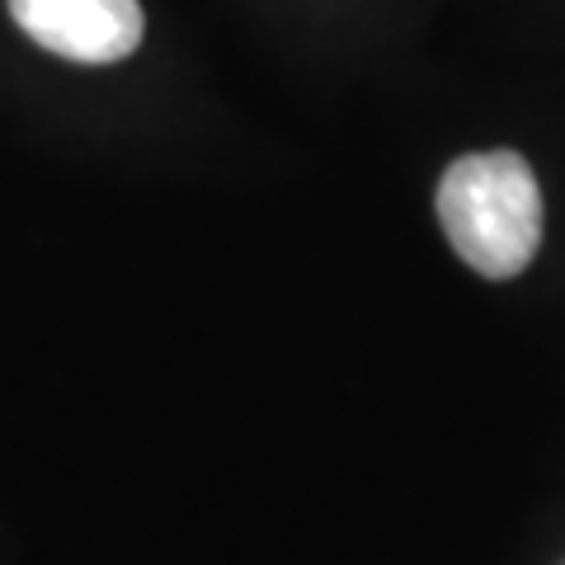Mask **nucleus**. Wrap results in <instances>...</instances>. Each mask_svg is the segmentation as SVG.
<instances>
[{
  "instance_id": "nucleus-1",
  "label": "nucleus",
  "mask_w": 565,
  "mask_h": 565,
  "mask_svg": "<svg viewBox=\"0 0 565 565\" xmlns=\"http://www.w3.org/2000/svg\"><path fill=\"white\" fill-rule=\"evenodd\" d=\"M438 222L486 278H519L542 245V189L519 151H476L444 170Z\"/></svg>"
},
{
  "instance_id": "nucleus-2",
  "label": "nucleus",
  "mask_w": 565,
  "mask_h": 565,
  "mask_svg": "<svg viewBox=\"0 0 565 565\" xmlns=\"http://www.w3.org/2000/svg\"><path fill=\"white\" fill-rule=\"evenodd\" d=\"M10 14L39 47L85 66L128 57L147 29L137 0H10Z\"/></svg>"
}]
</instances>
